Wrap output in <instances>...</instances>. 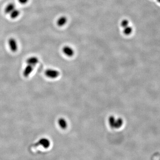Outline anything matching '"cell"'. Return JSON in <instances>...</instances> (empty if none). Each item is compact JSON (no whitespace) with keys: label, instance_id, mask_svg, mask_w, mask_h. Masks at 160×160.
I'll return each mask as SVG.
<instances>
[{"label":"cell","instance_id":"obj_11","mask_svg":"<svg viewBox=\"0 0 160 160\" xmlns=\"http://www.w3.org/2000/svg\"><path fill=\"white\" fill-rule=\"evenodd\" d=\"M20 14V12L19 10L16 8L9 15H10V16L12 19H16L19 16Z\"/></svg>","mask_w":160,"mask_h":160},{"label":"cell","instance_id":"obj_5","mask_svg":"<svg viewBox=\"0 0 160 160\" xmlns=\"http://www.w3.org/2000/svg\"><path fill=\"white\" fill-rule=\"evenodd\" d=\"M37 143L39 145H41L43 147L46 148H48L50 145V141L48 138H44V137L41 138L37 142Z\"/></svg>","mask_w":160,"mask_h":160},{"label":"cell","instance_id":"obj_9","mask_svg":"<svg viewBox=\"0 0 160 160\" xmlns=\"http://www.w3.org/2000/svg\"><path fill=\"white\" fill-rule=\"evenodd\" d=\"M15 9H16L15 4L14 3H9L5 8L4 12L7 14H9Z\"/></svg>","mask_w":160,"mask_h":160},{"label":"cell","instance_id":"obj_3","mask_svg":"<svg viewBox=\"0 0 160 160\" xmlns=\"http://www.w3.org/2000/svg\"><path fill=\"white\" fill-rule=\"evenodd\" d=\"M8 44H9V47L11 50V51L16 52L18 50V43L15 38L13 37L9 38L8 41Z\"/></svg>","mask_w":160,"mask_h":160},{"label":"cell","instance_id":"obj_6","mask_svg":"<svg viewBox=\"0 0 160 160\" xmlns=\"http://www.w3.org/2000/svg\"><path fill=\"white\" fill-rule=\"evenodd\" d=\"M34 66L31 65H27L24 69L23 75L25 78H27L30 76L34 69Z\"/></svg>","mask_w":160,"mask_h":160},{"label":"cell","instance_id":"obj_14","mask_svg":"<svg viewBox=\"0 0 160 160\" xmlns=\"http://www.w3.org/2000/svg\"><path fill=\"white\" fill-rule=\"evenodd\" d=\"M29 0H18L19 3H21V4H25L28 2Z\"/></svg>","mask_w":160,"mask_h":160},{"label":"cell","instance_id":"obj_7","mask_svg":"<svg viewBox=\"0 0 160 160\" xmlns=\"http://www.w3.org/2000/svg\"><path fill=\"white\" fill-rule=\"evenodd\" d=\"M39 62V60L36 57H31L28 58L26 60V63L27 65H31L32 66H35Z\"/></svg>","mask_w":160,"mask_h":160},{"label":"cell","instance_id":"obj_4","mask_svg":"<svg viewBox=\"0 0 160 160\" xmlns=\"http://www.w3.org/2000/svg\"><path fill=\"white\" fill-rule=\"evenodd\" d=\"M62 52L64 54L69 57H71L74 54V51L72 47L69 46H65L62 48Z\"/></svg>","mask_w":160,"mask_h":160},{"label":"cell","instance_id":"obj_15","mask_svg":"<svg viewBox=\"0 0 160 160\" xmlns=\"http://www.w3.org/2000/svg\"><path fill=\"white\" fill-rule=\"evenodd\" d=\"M157 1H158V2H159V3H160V0H157Z\"/></svg>","mask_w":160,"mask_h":160},{"label":"cell","instance_id":"obj_12","mask_svg":"<svg viewBox=\"0 0 160 160\" xmlns=\"http://www.w3.org/2000/svg\"><path fill=\"white\" fill-rule=\"evenodd\" d=\"M132 27H131L129 25L124 28L123 33L125 34V35H129L132 34Z\"/></svg>","mask_w":160,"mask_h":160},{"label":"cell","instance_id":"obj_2","mask_svg":"<svg viewBox=\"0 0 160 160\" xmlns=\"http://www.w3.org/2000/svg\"><path fill=\"white\" fill-rule=\"evenodd\" d=\"M46 76L48 78L51 79H55L58 77L60 75V73L58 71L55 69H48L45 72Z\"/></svg>","mask_w":160,"mask_h":160},{"label":"cell","instance_id":"obj_13","mask_svg":"<svg viewBox=\"0 0 160 160\" xmlns=\"http://www.w3.org/2000/svg\"><path fill=\"white\" fill-rule=\"evenodd\" d=\"M120 25L123 28H125L129 25V21L127 19H124L122 21Z\"/></svg>","mask_w":160,"mask_h":160},{"label":"cell","instance_id":"obj_1","mask_svg":"<svg viewBox=\"0 0 160 160\" xmlns=\"http://www.w3.org/2000/svg\"><path fill=\"white\" fill-rule=\"evenodd\" d=\"M109 125L113 129H119L122 126L124 121L122 118H116L114 116H110L108 118Z\"/></svg>","mask_w":160,"mask_h":160},{"label":"cell","instance_id":"obj_8","mask_svg":"<svg viewBox=\"0 0 160 160\" xmlns=\"http://www.w3.org/2000/svg\"><path fill=\"white\" fill-rule=\"evenodd\" d=\"M58 124L62 129H66L68 126V123L66 119L64 118H60L58 120Z\"/></svg>","mask_w":160,"mask_h":160},{"label":"cell","instance_id":"obj_10","mask_svg":"<svg viewBox=\"0 0 160 160\" xmlns=\"http://www.w3.org/2000/svg\"><path fill=\"white\" fill-rule=\"evenodd\" d=\"M67 18L66 16H62L57 19V25L59 27H62L67 23Z\"/></svg>","mask_w":160,"mask_h":160}]
</instances>
